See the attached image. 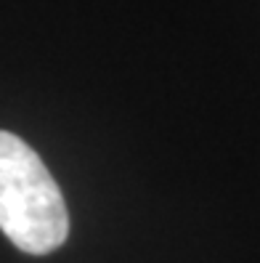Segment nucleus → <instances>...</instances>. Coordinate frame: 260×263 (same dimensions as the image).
I'll use <instances>...</instances> for the list:
<instances>
[{
	"label": "nucleus",
	"instance_id": "nucleus-1",
	"mask_svg": "<svg viewBox=\"0 0 260 263\" xmlns=\"http://www.w3.org/2000/svg\"><path fill=\"white\" fill-rule=\"evenodd\" d=\"M0 231L29 255L53 253L69 234L58 183L37 152L8 130H0Z\"/></svg>",
	"mask_w": 260,
	"mask_h": 263
}]
</instances>
